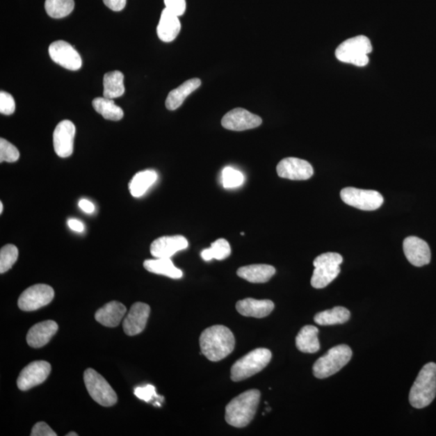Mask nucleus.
<instances>
[{"instance_id": "nucleus-21", "label": "nucleus", "mask_w": 436, "mask_h": 436, "mask_svg": "<svg viewBox=\"0 0 436 436\" xmlns=\"http://www.w3.org/2000/svg\"><path fill=\"white\" fill-rule=\"evenodd\" d=\"M181 29L179 17L168 9L164 8L157 26L159 38L163 42H172Z\"/></svg>"}, {"instance_id": "nucleus-1", "label": "nucleus", "mask_w": 436, "mask_h": 436, "mask_svg": "<svg viewBox=\"0 0 436 436\" xmlns=\"http://www.w3.org/2000/svg\"><path fill=\"white\" fill-rule=\"evenodd\" d=\"M200 350L210 362H218L227 357L235 347L232 330L222 325L205 329L200 337Z\"/></svg>"}, {"instance_id": "nucleus-13", "label": "nucleus", "mask_w": 436, "mask_h": 436, "mask_svg": "<svg viewBox=\"0 0 436 436\" xmlns=\"http://www.w3.org/2000/svg\"><path fill=\"white\" fill-rule=\"evenodd\" d=\"M261 118L242 108L232 110L225 115L222 124L225 129L233 131H244V130L257 128L262 124Z\"/></svg>"}, {"instance_id": "nucleus-12", "label": "nucleus", "mask_w": 436, "mask_h": 436, "mask_svg": "<svg viewBox=\"0 0 436 436\" xmlns=\"http://www.w3.org/2000/svg\"><path fill=\"white\" fill-rule=\"evenodd\" d=\"M51 372V365L44 360L30 363L22 371L17 379V387L27 391L42 384Z\"/></svg>"}, {"instance_id": "nucleus-38", "label": "nucleus", "mask_w": 436, "mask_h": 436, "mask_svg": "<svg viewBox=\"0 0 436 436\" xmlns=\"http://www.w3.org/2000/svg\"><path fill=\"white\" fill-rule=\"evenodd\" d=\"M164 3L166 7L165 8L178 17L183 16L186 11V0H164Z\"/></svg>"}, {"instance_id": "nucleus-37", "label": "nucleus", "mask_w": 436, "mask_h": 436, "mask_svg": "<svg viewBox=\"0 0 436 436\" xmlns=\"http://www.w3.org/2000/svg\"><path fill=\"white\" fill-rule=\"evenodd\" d=\"M134 394L137 398L147 403H149L154 398H159V396L155 392L154 387L152 385H147L143 387H137L134 389Z\"/></svg>"}, {"instance_id": "nucleus-32", "label": "nucleus", "mask_w": 436, "mask_h": 436, "mask_svg": "<svg viewBox=\"0 0 436 436\" xmlns=\"http://www.w3.org/2000/svg\"><path fill=\"white\" fill-rule=\"evenodd\" d=\"M232 254L229 243L224 239H219L211 244V247L202 250V255L204 261H210L213 259L223 260Z\"/></svg>"}, {"instance_id": "nucleus-14", "label": "nucleus", "mask_w": 436, "mask_h": 436, "mask_svg": "<svg viewBox=\"0 0 436 436\" xmlns=\"http://www.w3.org/2000/svg\"><path fill=\"white\" fill-rule=\"evenodd\" d=\"M74 124L68 120L60 122L54 132V148L55 153L61 158L71 156L74 150L75 137Z\"/></svg>"}, {"instance_id": "nucleus-5", "label": "nucleus", "mask_w": 436, "mask_h": 436, "mask_svg": "<svg viewBox=\"0 0 436 436\" xmlns=\"http://www.w3.org/2000/svg\"><path fill=\"white\" fill-rule=\"evenodd\" d=\"M272 359V353L267 348H257L237 360L232 368V379L238 382L252 377L266 368Z\"/></svg>"}, {"instance_id": "nucleus-23", "label": "nucleus", "mask_w": 436, "mask_h": 436, "mask_svg": "<svg viewBox=\"0 0 436 436\" xmlns=\"http://www.w3.org/2000/svg\"><path fill=\"white\" fill-rule=\"evenodd\" d=\"M275 273V268L268 264H252L239 268L237 275L250 283L261 284L269 282Z\"/></svg>"}, {"instance_id": "nucleus-19", "label": "nucleus", "mask_w": 436, "mask_h": 436, "mask_svg": "<svg viewBox=\"0 0 436 436\" xmlns=\"http://www.w3.org/2000/svg\"><path fill=\"white\" fill-rule=\"evenodd\" d=\"M58 330V324L52 320L34 325L27 334V343L33 348H42L49 342Z\"/></svg>"}, {"instance_id": "nucleus-10", "label": "nucleus", "mask_w": 436, "mask_h": 436, "mask_svg": "<svg viewBox=\"0 0 436 436\" xmlns=\"http://www.w3.org/2000/svg\"><path fill=\"white\" fill-rule=\"evenodd\" d=\"M54 291L49 285L38 284L24 290L19 296L18 307L23 312H34L52 302Z\"/></svg>"}, {"instance_id": "nucleus-7", "label": "nucleus", "mask_w": 436, "mask_h": 436, "mask_svg": "<svg viewBox=\"0 0 436 436\" xmlns=\"http://www.w3.org/2000/svg\"><path fill=\"white\" fill-rule=\"evenodd\" d=\"M342 255L335 252L320 255L314 261V271L312 285L315 289H323L332 283L340 273Z\"/></svg>"}, {"instance_id": "nucleus-27", "label": "nucleus", "mask_w": 436, "mask_h": 436, "mask_svg": "<svg viewBox=\"0 0 436 436\" xmlns=\"http://www.w3.org/2000/svg\"><path fill=\"white\" fill-rule=\"evenodd\" d=\"M143 265L145 270L152 273L166 275L172 279H180L183 277L182 271L175 267L170 258L147 259Z\"/></svg>"}, {"instance_id": "nucleus-33", "label": "nucleus", "mask_w": 436, "mask_h": 436, "mask_svg": "<svg viewBox=\"0 0 436 436\" xmlns=\"http://www.w3.org/2000/svg\"><path fill=\"white\" fill-rule=\"evenodd\" d=\"M18 249L16 245L8 244L0 250V273L3 274L11 269L18 259Z\"/></svg>"}, {"instance_id": "nucleus-34", "label": "nucleus", "mask_w": 436, "mask_h": 436, "mask_svg": "<svg viewBox=\"0 0 436 436\" xmlns=\"http://www.w3.org/2000/svg\"><path fill=\"white\" fill-rule=\"evenodd\" d=\"M244 183V175L239 170L227 167L223 172V184L225 188L241 186Z\"/></svg>"}, {"instance_id": "nucleus-41", "label": "nucleus", "mask_w": 436, "mask_h": 436, "mask_svg": "<svg viewBox=\"0 0 436 436\" xmlns=\"http://www.w3.org/2000/svg\"><path fill=\"white\" fill-rule=\"evenodd\" d=\"M79 207L85 213H92L95 211V205L86 199H83L80 200L79 203Z\"/></svg>"}, {"instance_id": "nucleus-25", "label": "nucleus", "mask_w": 436, "mask_h": 436, "mask_svg": "<svg viewBox=\"0 0 436 436\" xmlns=\"http://www.w3.org/2000/svg\"><path fill=\"white\" fill-rule=\"evenodd\" d=\"M318 329L314 325H305L300 330L296 338V346L300 352L304 353H315L320 349L318 340Z\"/></svg>"}, {"instance_id": "nucleus-26", "label": "nucleus", "mask_w": 436, "mask_h": 436, "mask_svg": "<svg viewBox=\"0 0 436 436\" xmlns=\"http://www.w3.org/2000/svg\"><path fill=\"white\" fill-rule=\"evenodd\" d=\"M158 175L153 170H145L138 172L130 180L129 189L134 197H142L156 182Z\"/></svg>"}, {"instance_id": "nucleus-36", "label": "nucleus", "mask_w": 436, "mask_h": 436, "mask_svg": "<svg viewBox=\"0 0 436 436\" xmlns=\"http://www.w3.org/2000/svg\"><path fill=\"white\" fill-rule=\"evenodd\" d=\"M16 110V103L11 94L0 92V113L3 115H12Z\"/></svg>"}, {"instance_id": "nucleus-44", "label": "nucleus", "mask_w": 436, "mask_h": 436, "mask_svg": "<svg viewBox=\"0 0 436 436\" xmlns=\"http://www.w3.org/2000/svg\"><path fill=\"white\" fill-rule=\"evenodd\" d=\"M3 204L2 202H0V213H3Z\"/></svg>"}, {"instance_id": "nucleus-31", "label": "nucleus", "mask_w": 436, "mask_h": 436, "mask_svg": "<svg viewBox=\"0 0 436 436\" xmlns=\"http://www.w3.org/2000/svg\"><path fill=\"white\" fill-rule=\"evenodd\" d=\"M74 8V0H46L45 8L50 17L61 19L69 16Z\"/></svg>"}, {"instance_id": "nucleus-22", "label": "nucleus", "mask_w": 436, "mask_h": 436, "mask_svg": "<svg viewBox=\"0 0 436 436\" xmlns=\"http://www.w3.org/2000/svg\"><path fill=\"white\" fill-rule=\"evenodd\" d=\"M127 307L119 302H111L97 310L95 318L107 328H116L127 314Z\"/></svg>"}, {"instance_id": "nucleus-30", "label": "nucleus", "mask_w": 436, "mask_h": 436, "mask_svg": "<svg viewBox=\"0 0 436 436\" xmlns=\"http://www.w3.org/2000/svg\"><path fill=\"white\" fill-rule=\"evenodd\" d=\"M350 314L348 309L342 307L325 310L314 316V322L321 325L344 324L350 319Z\"/></svg>"}, {"instance_id": "nucleus-4", "label": "nucleus", "mask_w": 436, "mask_h": 436, "mask_svg": "<svg viewBox=\"0 0 436 436\" xmlns=\"http://www.w3.org/2000/svg\"><path fill=\"white\" fill-rule=\"evenodd\" d=\"M372 51L373 46L369 38L360 35L341 43L335 50V56L340 62L362 67L369 64V54Z\"/></svg>"}, {"instance_id": "nucleus-29", "label": "nucleus", "mask_w": 436, "mask_h": 436, "mask_svg": "<svg viewBox=\"0 0 436 436\" xmlns=\"http://www.w3.org/2000/svg\"><path fill=\"white\" fill-rule=\"evenodd\" d=\"M93 108L102 116L109 121H120L124 117L121 107L118 106L112 99L99 97L93 99Z\"/></svg>"}, {"instance_id": "nucleus-6", "label": "nucleus", "mask_w": 436, "mask_h": 436, "mask_svg": "<svg viewBox=\"0 0 436 436\" xmlns=\"http://www.w3.org/2000/svg\"><path fill=\"white\" fill-rule=\"evenodd\" d=\"M353 357V350L348 345H338L330 349L314 364L315 378L324 379L330 377L347 365Z\"/></svg>"}, {"instance_id": "nucleus-35", "label": "nucleus", "mask_w": 436, "mask_h": 436, "mask_svg": "<svg viewBox=\"0 0 436 436\" xmlns=\"http://www.w3.org/2000/svg\"><path fill=\"white\" fill-rule=\"evenodd\" d=\"M19 158L18 149L6 139H0V162L15 163Z\"/></svg>"}, {"instance_id": "nucleus-15", "label": "nucleus", "mask_w": 436, "mask_h": 436, "mask_svg": "<svg viewBox=\"0 0 436 436\" xmlns=\"http://www.w3.org/2000/svg\"><path fill=\"white\" fill-rule=\"evenodd\" d=\"M277 172L280 178L291 180H307L314 175L312 164L293 157L282 159L277 165Z\"/></svg>"}, {"instance_id": "nucleus-2", "label": "nucleus", "mask_w": 436, "mask_h": 436, "mask_svg": "<svg viewBox=\"0 0 436 436\" xmlns=\"http://www.w3.org/2000/svg\"><path fill=\"white\" fill-rule=\"evenodd\" d=\"M259 391L250 389L234 398L225 407V421L232 427L243 428L252 422L260 401Z\"/></svg>"}, {"instance_id": "nucleus-40", "label": "nucleus", "mask_w": 436, "mask_h": 436, "mask_svg": "<svg viewBox=\"0 0 436 436\" xmlns=\"http://www.w3.org/2000/svg\"><path fill=\"white\" fill-rule=\"evenodd\" d=\"M103 1L113 11L120 12L124 8L127 0H103Z\"/></svg>"}, {"instance_id": "nucleus-20", "label": "nucleus", "mask_w": 436, "mask_h": 436, "mask_svg": "<svg viewBox=\"0 0 436 436\" xmlns=\"http://www.w3.org/2000/svg\"><path fill=\"white\" fill-rule=\"evenodd\" d=\"M274 308L275 305L270 300L245 298L239 300L236 304V309L240 314L257 318L267 317Z\"/></svg>"}, {"instance_id": "nucleus-11", "label": "nucleus", "mask_w": 436, "mask_h": 436, "mask_svg": "<svg viewBox=\"0 0 436 436\" xmlns=\"http://www.w3.org/2000/svg\"><path fill=\"white\" fill-rule=\"evenodd\" d=\"M49 54L55 63L70 71H78L82 67V58L77 50L67 42H54L49 47Z\"/></svg>"}, {"instance_id": "nucleus-43", "label": "nucleus", "mask_w": 436, "mask_h": 436, "mask_svg": "<svg viewBox=\"0 0 436 436\" xmlns=\"http://www.w3.org/2000/svg\"><path fill=\"white\" fill-rule=\"evenodd\" d=\"M67 436H78V434H76V433H75L74 432H72V433H68L67 435Z\"/></svg>"}, {"instance_id": "nucleus-9", "label": "nucleus", "mask_w": 436, "mask_h": 436, "mask_svg": "<svg viewBox=\"0 0 436 436\" xmlns=\"http://www.w3.org/2000/svg\"><path fill=\"white\" fill-rule=\"evenodd\" d=\"M340 197L343 202L350 207L364 210V211L378 209L384 202L382 194L377 191L353 187L344 188L340 193Z\"/></svg>"}, {"instance_id": "nucleus-16", "label": "nucleus", "mask_w": 436, "mask_h": 436, "mask_svg": "<svg viewBox=\"0 0 436 436\" xmlns=\"http://www.w3.org/2000/svg\"><path fill=\"white\" fill-rule=\"evenodd\" d=\"M150 314V307L143 302L134 303L130 308L123 322V329L129 337L142 333L147 325Z\"/></svg>"}, {"instance_id": "nucleus-3", "label": "nucleus", "mask_w": 436, "mask_h": 436, "mask_svg": "<svg viewBox=\"0 0 436 436\" xmlns=\"http://www.w3.org/2000/svg\"><path fill=\"white\" fill-rule=\"evenodd\" d=\"M436 396V364L423 366L416 378L409 395L410 405L416 409L428 407Z\"/></svg>"}, {"instance_id": "nucleus-28", "label": "nucleus", "mask_w": 436, "mask_h": 436, "mask_svg": "<svg viewBox=\"0 0 436 436\" xmlns=\"http://www.w3.org/2000/svg\"><path fill=\"white\" fill-rule=\"evenodd\" d=\"M103 83L104 97L113 99L123 96L125 88L122 72L114 71L105 74Z\"/></svg>"}, {"instance_id": "nucleus-42", "label": "nucleus", "mask_w": 436, "mask_h": 436, "mask_svg": "<svg viewBox=\"0 0 436 436\" xmlns=\"http://www.w3.org/2000/svg\"><path fill=\"white\" fill-rule=\"evenodd\" d=\"M69 227L74 232H83L84 229L83 224L77 219H70L68 220Z\"/></svg>"}, {"instance_id": "nucleus-17", "label": "nucleus", "mask_w": 436, "mask_h": 436, "mask_svg": "<svg viewBox=\"0 0 436 436\" xmlns=\"http://www.w3.org/2000/svg\"><path fill=\"white\" fill-rule=\"evenodd\" d=\"M403 250L408 261L415 267H423L430 262L432 254L424 240L410 236L404 240Z\"/></svg>"}, {"instance_id": "nucleus-24", "label": "nucleus", "mask_w": 436, "mask_h": 436, "mask_svg": "<svg viewBox=\"0 0 436 436\" xmlns=\"http://www.w3.org/2000/svg\"><path fill=\"white\" fill-rule=\"evenodd\" d=\"M202 85L200 79H192L187 80L183 84L180 85L177 88L172 90L168 94L166 99V107L169 110L177 109L183 104L185 99L190 94H192L195 90L198 89Z\"/></svg>"}, {"instance_id": "nucleus-39", "label": "nucleus", "mask_w": 436, "mask_h": 436, "mask_svg": "<svg viewBox=\"0 0 436 436\" xmlns=\"http://www.w3.org/2000/svg\"><path fill=\"white\" fill-rule=\"evenodd\" d=\"M31 436H57L54 430L44 422H40L34 425L32 429Z\"/></svg>"}, {"instance_id": "nucleus-8", "label": "nucleus", "mask_w": 436, "mask_h": 436, "mask_svg": "<svg viewBox=\"0 0 436 436\" xmlns=\"http://www.w3.org/2000/svg\"><path fill=\"white\" fill-rule=\"evenodd\" d=\"M85 385L92 398L105 407H112L118 402L116 392L102 375L92 369H88L84 372Z\"/></svg>"}, {"instance_id": "nucleus-18", "label": "nucleus", "mask_w": 436, "mask_h": 436, "mask_svg": "<svg viewBox=\"0 0 436 436\" xmlns=\"http://www.w3.org/2000/svg\"><path fill=\"white\" fill-rule=\"evenodd\" d=\"M188 247V240L182 235L163 236L155 239L152 243L150 253L157 259L170 258L179 250L186 249Z\"/></svg>"}]
</instances>
